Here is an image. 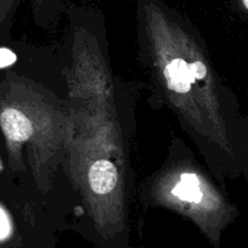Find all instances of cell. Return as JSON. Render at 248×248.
I'll list each match as a JSON object with an SVG mask.
<instances>
[{
	"label": "cell",
	"instance_id": "6da1fadb",
	"mask_svg": "<svg viewBox=\"0 0 248 248\" xmlns=\"http://www.w3.org/2000/svg\"><path fill=\"white\" fill-rule=\"evenodd\" d=\"M141 47L166 101L226 174H241L232 94L221 84L201 42L154 4L145 5Z\"/></svg>",
	"mask_w": 248,
	"mask_h": 248
},
{
	"label": "cell",
	"instance_id": "7a4b0ae2",
	"mask_svg": "<svg viewBox=\"0 0 248 248\" xmlns=\"http://www.w3.org/2000/svg\"><path fill=\"white\" fill-rule=\"evenodd\" d=\"M150 194L156 203L189 216L216 238L238 214L236 207L194 164L167 167L154 179Z\"/></svg>",
	"mask_w": 248,
	"mask_h": 248
},
{
	"label": "cell",
	"instance_id": "3957f363",
	"mask_svg": "<svg viewBox=\"0 0 248 248\" xmlns=\"http://www.w3.org/2000/svg\"><path fill=\"white\" fill-rule=\"evenodd\" d=\"M238 151H240L241 174L248 178V118H242V117L238 127Z\"/></svg>",
	"mask_w": 248,
	"mask_h": 248
},
{
	"label": "cell",
	"instance_id": "277c9868",
	"mask_svg": "<svg viewBox=\"0 0 248 248\" xmlns=\"http://www.w3.org/2000/svg\"><path fill=\"white\" fill-rule=\"evenodd\" d=\"M13 233V221L8 211L0 204V242L8 240Z\"/></svg>",
	"mask_w": 248,
	"mask_h": 248
},
{
	"label": "cell",
	"instance_id": "5b68a950",
	"mask_svg": "<svg viewBox=\"0 0 248 248\" xmlns=\"http://www.w3.org/2000/svg\"><path fill=\"white\" fill-rule=\"evenodd\" d=\"M16 61V56L13 51H10L9 49L5 47H1L0 49V68L9 67Z\"/></svg>",
	"mask_w": 248,
	"mask_h": 248
},
{
	"label": "cell",
	"instance_id": "8992f818",
	"mask_svg": "<svg viewBox=\"0 0 248 248\" xmlns=\"http://www.w3.org/2000/svg\"><path fill=\"white\" fill-rule=\"evenodd\" d=\"M237 5L241 13L248 17V0H237Z\"/></svg>",
	"mask_w": 248,
	"mask_h": 248
},
{
	"label": "cell",
	"instance_id": "52a82bcc",
	"mask_svg": "<svg viewBox=\"0 0 248 248\" xmlns=\"http://www.w3.org/2000/svg\"><path fill=\"white\" fill-rule=\"evenodd\" d=\"M4 169V166H3V161H1V157H0V173L3 171Z\"/></svg>",
	"mask_w": 248,
	"mask_h": 248
}]
</instances>
